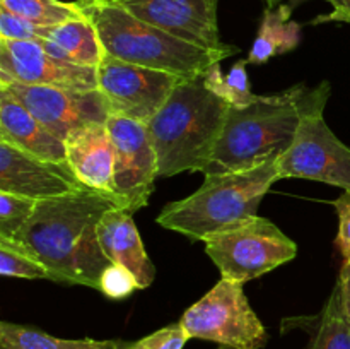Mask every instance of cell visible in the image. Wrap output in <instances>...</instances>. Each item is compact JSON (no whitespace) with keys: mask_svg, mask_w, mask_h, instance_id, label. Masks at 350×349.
I'll use <instances>...</instances> for the list:
<instances>
[{"mask_svg":"<svg viewBox=\"0 0 350 349\" xmlns=\"http://www.w3.org/2000/svg\"><path fill=\"white\" fill-rule=\"evenodd\" d=\"M116 207L129 205L111 192L84 187L38 202L26 226L10 240L44 263L50 281L99 291L103 272L111 262L99 245L98 224L106 212Z\"/></svg>","mask_w":350,"mask_h":349,"instance_id":"obj_1","label":"cell"},{"mask_svg":"<svg viewBox=\"0 0 350 349\" xmlns=\"http://www.w3.org/2000/svg\"><path fill=\"white\" fill-rule=\"evenodd\" d=\"M314 96L317 88L296 84L277 94L256 96L246 106H229L204 174L245 171L279 161L293 146Z\"/></svg>","mask_w":350,"mask_h":349,"instance_id":"obj_2","label":"cell"},{"mask_svg":"<svg viewBox=\"0 0 350 349\" xmlns=\"http://www.w3.org/2000/svg\"><path fill=\"white\" fill-rule=\"evenodd\" d=\"M228 103L205 86L204 75L185 79L174 88L163 108L147 123L157 154L159 178L208 166L221 137Z\"/></svg>","mask_w":350,"mask_h":349,"instance_id":"obj_3","label":"cell"},{"mask_svg":"<svg viewBox=\"0 0 350 349\" xmlns=\"http://www.w3.org/2000/svg\"><path fill=\"white\" fill-rule=\"evenodd\" d=\"M94 24L108 55L129 64L171 72L183 79H197L234 51H215L197 47L132 16L113 0L79 2Z\"/></svg>","mask_w":350,"mask_h":349,"instance_id":"obj_4","label":"cell"},{"mask_svg":"<svg viewBox=\"0 0 350 349\" xmlns=\"http://www.w3.org/2000/svg\"><path fill=\"white\" fill-rule=\"evenodd\" d=\"M279 161L245 171L205 174L197 192L170 202L157 216V224L195 242L258 216V207L272 185L279 181Z\"/></svg>","mask_w":350,"mask_h":349,"instance_id":"obj_5","label":"cell"},{"mask_svg":"<svg viewBox=\"0 0 350 349\" xmlns=\"http://www.w3.org/2000/svg\"><path fill=\"white\" fill-rule=\"evenodd\" d=\"M222 279L246 284L291 262L297 245L270 219L252 216L204 240Z\"/></svg>","mask_w":350,"mask_h":349,"instance_id":"obj_6","label":"cell"},{"mask_svg":"<svg viewBox=\"0 0 350 349\" xmlns=\"http://www.w3.org/2000/svg\"><path fill=\"white\" fill-rule=\"evenodd\" d=\"M332 86L321 81L317 96L304 112L296 139L279 159V177L323 181L350 192V147L325 122Z\"/></svg>","mask_w":350,"mask_h":349,"instance_id":"obj_7","label":"cell"},{"mask_svg":"<svg viewBox=\"0 0 350 349\" xmlns=\"http://www.w3.org/2000/svg\"><path fill=\"white\" fill-rule=\"evenodd\" d=\"M180 324L190 339L211 341L229 349H262L269 339L243 284L222 277L185 311Z\"/></svg>","mask_w":350,"mask_h":349,"instance_id":"obj_8","label":"cell"},{"mask_svg":"<svg viewBox=\"0 0 350 349\" xmlns=\"http://www.w3.org/2000/svg\"><path fill=\"white\" fill-rule=\"evenodd\" d=\"M96 75L98 89L108 101L111 115L146 125L163 108L174 88L185 81L171 72L129 64L108 53L96 67Z\"/></svg>","mask_w":350,"mask_h":349,"instance_id":"obj_9","label":"cell"},{"mask_svg":"<svg viewBox=\"0 0 350 349\" xmlns=\"http://www.w3.org/2000/svg\"><path fill=\"white\" fill-rule=\"evenodd\" d=\"M106 127L115 147V194L135 214L149 204L154 181L159 178L156 149L146 123L109 115Z\"/></svg>","mask_w":350,"mask_h":349,"instance_id":"obj_10","label":"cell"},{"mask_svg":"<svg viewBox=\"0 0 350 349\" xmlns=\"http://www.w3.org/2000/svg\"><path fill=\"white\" fill-rule=\"evenodd\" d=\"M48 86L72 91H96V67L72 64L48 53L38 41L0 38V86Z\"/></svg>","mask_w":350,"mask_h":349,"instance_id":"obj_11","label":"cell"},{"mask_svg":"<svg viewBox=\"0 0 350 349\" xmlns=\"http://www.w3.org/2000/svg\"><path fill=\"white\" fill-rule=\"evenodd\" d=\"M0 89L9 92L27 112L33 113L51 133L62 139L72 130L89 123H106L109 112L108 101L96 91H72V89L48 88V86L7 84Z\"/></svg>","mask_w":350,"mask_h":349,"instance_id":"obj_12","label":"cell"},{"mask_svg":"<svg viewBox=\"0 0 350 349\" xmlns=\"http://www.w3.org/2000/svg\"><path fill=\"white\" fill-rule=\"evenodd\" d=\"M132 16L197 47L215 51L239 48L221 40L217 23L219 0H113Z\"/></svg>","mask_w":350,"mask_h":349,"instance_id":"obj_13","label":"cell"},{"mask_svg":"<svg viewBox=\"0 0 350 349\" xmlns=\"http://www.w3.org/2000/svg\"><path fill=\"white\" fill-rule=\"evenodd\" d=\"M84 188L65 164L50 163L0 142V192L33 201L62 197Z\"/></svg>","mask_w":350,"mask_h":349,"instance_id":"obj_14","label":"cell"},{"mask_svg":"<svg viewBox=\"0 0 350 349\" xmlns=\"http://www.w3.org/2000/svg\"><path fill=\"white\" fill-rule=\"evenodd\" d=\"M67 166L85 188L115 194V147L106 123H89L65 139Z\"/></svg>","mask_w":350,"mask_h":349,"instance_id":"obj_15","label":"cell"},{"mask_svg":"<svg viewBox=\"0 0 350 349\" xmlns=\"http://www.w3.org/2000/svg\"><path fill=\"white\" fill-rule=\"evenodd\" d=\"M98 240L106 259L126 267L146 289L154 283L156 267L144 248L142 238L133 221V212L116 207L106 212L98 224Z\"/></svg>","mask_w":350,"mask_h":349,"instance_id":"obj_16","label":"cell"},{"mask_svg":"<svg viewBox=\"0 0 350 349\" xmlns=\"http://www.w3.org/2000/svg\"><path fill=\"white\" fill-rule=\"evenodd\" d=\"M0 142L50 163L67 166L65 142L51 133L14 96L0 89Z\"/></svg>","mask_w":350,"mask_h":349,"instance_id":"obj_17","label":"cell"},{"mask_svg":"<svg viewBox=\"0 0 350 349\" xmlns=\"http://www.w3.org/2000/svg\"><path fill=\"white\" fill-rule=\"evenodd\" d=\"M38 43L53 57L85 67H98L106 55L98 31L89 17L51 26L46 38Z\"/></svg>","mask_w":350,"mask_h":349,"instance_id":"obj_18","label":"cell"},{"mask_svg":"<svg viewBox=\"0 0 350 349\" xmlns=\"http://www.w3.org/2000/svg\"><path fill=\"white\" fill-rule=\"evenodd\" d=\"M289 5L267 7L248 55V64L263 65L277 55L289 53L301 43V24L291 19Z\"/></svg>","mask_w":350,"mask_h":349,"instance_id":"obj_19","label":"cell"},{"mask_svg":"<svg viewBox=\"0 0 350 349\" xmlns=\"http://www.w3.org/2000/svg\"><path fill=\"white\" fill-rule=\"evenodd\" d=\"M118 341L60 339L29 325L0 322V349H120Z\"/></svg>","mask_w":350,"mask_h":349,"instance_id":"obj_20","label":"cell"},{"mask_svg":"<svg viewBox=\"0 0 350 349\" xmlns=\"http://www.w3.org/2000/svg\"><path fill=\"white\" fill-rule=\"evenodd\" d=\"M310 331L308 349H350V317L342 305L340 291L335 286L320 315L299 320Z\"/></svg>","mask_w":350,"mask_h":349,"instance_id":"obj_21","label":"cell"},{"mask_svg":"<svg viewBox=\"0 0 350 349\" xmlns=\"http://www.w3.org/2000/svg\"><path fill=\"white\" fill-rule=\"evenodd\" d=\"M0 9H5L36 26H60L68 21L85 19V12L79 2L60 0H0Z\"/></svg>","mask_w":350,"mask_h":349,"instance_id":"obj_22","label":"cell"},{"mask_svg":"<svg viewBox=\"0 0 350 349\" xmlns=\"http://www.w3.org/2000/svg\"><path fill=\"white\" fill-rule=\"evenodd\" d=\"M248 60H239L232 65L228 75H222L221 64H215L205 72L204 82L212 92L224 99L231 106H246L255 101L256 96L252 91L248 72H246Z\"/></svg>","mask_w":350,"mask_h":349,"instance_id":"obj_23","label":"cell"},{"mask_svg":"<svg viewBox=\"0 0 350 349\" xmlns=\"http://www.w3.org/2000/svg\"><path fill=\"white\" fill-rule=\"evenodd\" d=\"M0 274L5 277L24 279H50L43 262L27 252L19 242L0 236Z\"/></svg>","mask_w":350,"mask_h":349,"instance_id":"obj_24","label":"cell"},{"mask_svg":"<svg viewBox=\"0 0 350 349\" xmlns=\"http://www.w3.org/2000/svg\"><path fill=\"white\" fill-rule=\"evenodd\" d=\"M38 201L0 192V236L14 238L34 214Z\"/></svg>","mask_w":350,"mask_h":349,"instance_id":"obj_25","label":"cell"},{"mask_svg":"<svg viewBox=\"0 0 350 349\" xmlns=\"http://www.w3.org/2000/svg\"><path fill=\"white\" fill-rule=\"evenodd\" d=\"M135 289H140L137 277L126 267L109 263L101 276L99 291L111 300H123Z\"/></svg>","mask_w":350,"mask_h":349,"instance_id":"obj_26","label":"cell"},{"mask_svg":"<svg viewBox=\"0 0 350 349\" xmlns=\"http://www.w3.org/2000/svg\"><path fill=\"white\" fill-rule=\"evenodd\" d=\"M50 27L36 26L16 14L0 9V38L12 41H41L46 38Z\"/></svg>","mask_w":350,"mask_h":349,"instance_id":"obj_27","label":"cell"},{"mask_svg":"<svg viewBox=\"0 0 350 349\" xmlns=\"http://www.w3.org/2000/svg\"><path fill=\"white\" fill-rule=\"evenodd\" d=\"M188 334L181 324H171L167 327L159 328L150 335L139 339L132 344H122L120 349H183L188 341Z\"/></svg>","mask_w":350,"mask_h":349,"instance_id":"obj_28","label":"cell"},{"mask_svg":"<svg viewBox=\"0 0 350 349\" xmlns=\"http://www.w3.org/2000/svg\"><path fill=\"white\" fill-rule=\"evenodd\" d=\"M330 204L338 216V231L335 245L344 260L342 266H345V263H350V192L344 190L340 197L332 201Z\"/></svg>","mask_w":350,"mask_h":349,"instance_id":"obj_29","label":"cell"},{"mask_svg":"<svg viewBox=\"0 0 350 349\" xmlns=\"http://www.w3.org/2000/svg\"><path fill=\"white\" fill-rule=\"evenodd\" d=\"M327 2L332 5V12L317 17V19L311 21V24H323V23L350 24V0H327Z\"/></svg>","mask_w":350,"mask_h":349,"instance_id":"obj_30","label":"cell"},{"mask_svg":"<svg viewBox=\"0 0 350 349\" xmlns=\"http://www.w3.org/2000/svg\"><path fill=\"white\" fill-rule=\"evenodd\" d=\"M335 286H337L338 291H340L342 305H344L345 313L350 317V263L342 266L340 274H338V281Z\"/></svg>","mask_w":350,"mask_h":349,"instance_id":"obj_31","label":"cell"},{"mask_svg":"<svg viewBox=\"0 0 350 349\" xmlns=\"http://www.w3.org/2000/svg\"><path fill=\"white\" fill-rule=\"evenodd\" d=\"M280 2H282V0H265L267 7H277Z\"/></svg>","mask_w":350,"mask_h":349,"instance_id":"obj_32","label":"cell"},{"mask_svg":"<svg viewBox=\"0 0 350 349\" xmlns=\"http://www.w3.org/2000/svg\"><path fill=\"white\" fill-rule=\"evenodd\" d=\"M77 2H84V0H77Z\"/></svg>","mask_w":350,"mask_h":349,"instance_id":"obj_33","label":"cell"}]
</instances>
